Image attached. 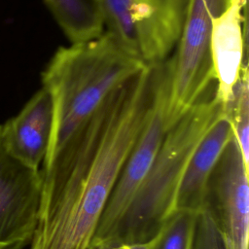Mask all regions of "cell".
I'll return each mask as SVG.
<instances>
[{
    "label": "cell",
    "mask_w": 249,
    "mask_h": 249,
    "mask_svg": "<svg viewBox=\"0 0 249 249\" xmlns=\"http://www.w3.org/2000/svg\"><path fill=\"white\" fill-rule=\"evenodd\" d=\"M154 89L147 65L118 88L85 132L45 159L30 249H89L123 166L146 121Z\"/></svg>",
    "instance_id": "1"
},
{
    "label": "cell",
    "mask_w": 249,
    "mask_h": 249,
    "mask_svg": "<svg viewBox=\"0 0 249 249\" xmlns=\"http://www.w3.org/2000/svg\"><path fill=\"white\" fill-rule=\"evenodd\" d=\"M146 66L106 31L95 39L58 48L41 74L42 88L53 102L45 159L75 142L113 92Z\"/></svg>",
    "instance_id": "2"
},
{
    "label": "cell",
    "mask_w": 249,
    "mask_h": 249,
    "mask_svg": "<svg viewBox=\"0 0 249 249\" xmlns=\"http://www.w3.org/2000/svg\"><path fill=\"white\" fill-rule=\"evenodd\" d=\"M204 96L166 130L146 177L110 238L102 246L149 241L159 234L176 211L177 196L187 164L224 107L214 93L211 98Z\"/></svg>",
    "instance_id": "3"
},
{
    "label": "cell",
    "mask_w": 249,
    "mask_h": 249,
    "mask_svg": "<svg viewBox=\"0 0 249 249\" xmlns=\"http://www.w3.org/2000/svg\"><path fill=\"white\" fill-rule=\"evenodd\" d=\"M231 0H188L180 36L171 54L167 129L198 99L214 81L210 41L213 20Z\"/></svg>",
    "instance_id": "4"
},
{
    "label": "cell",
    "mask_w": 249,
    "mask_h": 249,
    "mask_svg": "<svg viewBox=\"0 0 249 249\" xmlns=\"http://www.w3.org/2000/svg\"><path fill=\"white\" fill-rule=\"evenodd\" d=\"M153 66L154 89L146 121L116 181L89 249L98 248L110 238L146 177L167 130L171 57Z\"/></svg>",
    "instance_id": "5"
},
{
    "label": "cell",
    "mask_w": 249,
    "mask_h": 249,
    "mask_svg": "<svg viewBox=\"0 0 249 249\" xmlns=\"http://www.w3.org/2000/svg\"><path fill=\"white\" fill-rule=\"evenodd\" d=\"M41 189L40 169L23 164L8 152L0 124V249H23L31 243Z\"/></svg>",
    "instance_id": "6"
},
{
    "label": "cell",
    "mask_w": 249,
    "mask_h": 249,
    "mask_svg": "<svg viewBox=\"0 0 249 249\" xmlns=\"http://www.w3.org/2000/svg\"><path fill=\"white\" fill-rule=\"evenodd\" d=\"M248 171L232 133L209 176L202 209L212 216L235 249H248Z\"/></svg>",
    "instance_id": "7"
},
{
    "label": "cell",
    "mask_w": 249,
    "mask_h": 249,
    "mask_svg": "<svg viewBox=\"0 0 249 249\" xmlns=\"http://www.w3.org/2000/svg\"><path fill=\"white\" fill-rule=\"evenodd\" d=\"M247 51V0H231L213 20L210 52L216 89L214 96L226 108L232 99Z\"/></svg>",
    "instance_id": "8"
},
{
    "label": "cell",
    "mask_w": 249,
    "mask_h": 249,
    "mask_svg": "<svg viewBox=\"0 0 249 249\" xmlns=\"http://www.w3.org/2000/svg\"><path fill=\"white\" fill-rule=\"evenodd\" d=\"M1 126L8 152L23 164L40 169L53 126V102L49 91L41 88Z\"/></svg>",
    "instance_id": "9"
},
{
    "label": "cell",
    "mask_w": 249,
    "mask_h": 249,
    "mask_svg": "<svg viewBox=\"0 0 249 249\" xmlns=\"http://www.w3.org/2000/svg\"><path fill=\"white\" fill-rule=\"evenodd\" d=\"M232 135L229 108L221 110L195 149L182 178L176 210L201 211L209 176Z\"/></svg>",
    "instance_id": "10"
},
{
    "label": "cell",
    "mask_w": 249,
    "mask_h": 249,
    "mask_svg": "<svg viewBox=\"0 0 249 249\" xmlns=\"http://www.w3.org/2000/svg\"><path fill=\"white\" fill-rule=\"evenodd\" d=\"M70 44L95 39L105 32L103 13L95 0H44Z\"/></svg>",
    "instance_id": "11"
},
{
    "label": "cell",
    "mask_w": 249,
    "mask_h": 249,
    "mask_svg": "<svg viewBox=\"0 0 249 249\" xmlns=\"http://www.w3.org/2000/svg\"><path fill=\"white\" fill-rule=\"evenodd\" d=\"M227 107L230 111L232 133L243 160L249 166V77L247 62L242 67L232 99Z\"/></svg>",
    "instance_id": "12"
},
{
    "label": "cell",
    "mask_w": 249,
    "mask_h": 249,
    "mask_svg": "<svg viewBox=\"0 0 249 249\" xmlns=\"http://www.w3.org/2000/svg\"><path fill=\"white\" fill-rule=\"evenodd\" d=\"M197 213L177 209L159 232L154 249H193Z\"/></svg>",
    "instance_id": "13"
},
{
    "label": "cell",
    "mask_w": 249,
    "mask_h": 249,
    "mask_svg": "<svg viewBox=\"0 0 249 249\" xmlns=\"http://www.w3.org/2000/svg\"><path fill=\"white\" fill-rule=\"evenodd\" d=\"M193 249H235L230 238L204 209L196 216Z\"/></svg>",
    "instance_id": "14"
},
{
    "label": "cell",
    "mask_w": 249,
    "mask_h": 249,
    "mask_svg": "<svg viewBox=\"0 0 249 249\" xmlns=\"http://www.w3.org/2000/svg\"><path fill=\"white\" fill-rule=\"evenodd\" d=\"M157 236L152 238L149 241L145 242H118V243H112L109 245L102 246L97 249H154L156 242H157Z\"/></svg>",
    "instance_id": "15"
},
{
    "label": "cell",
    "mask_w": 249,
    "mask_h": 249,
    "mask_svg": "<svg viewBox=\"0 0 249 249\" xmlns=\"http://www.w3.org/2000/svg\"><path fill=\"white\" fill-rule=\"evenodd\" d=\"M97 3H98V5H99V7H100V0H95ZM100 9H101V7H100Z\"/></svg>",
    "instance_id": "16"
}]
</instances>
